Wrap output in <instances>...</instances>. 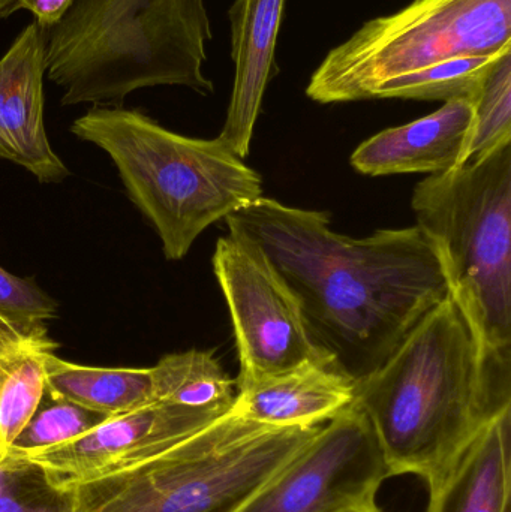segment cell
<instances>
[{
	"label": "cell",
	"instance_id": "cell-1",
	"mask_svg": "<svg viewBox=\"0 0 511 512\" xmlns=\"http://www.w3.org/2000/svg\"><path fill=\"white\" fill-rule=\"evenodd\" d=\"M225 222L272 262L299 301L312 345L354 384L449 295L440 256L416 225L351 239L332 230L329 213L264 197Z\"/></svg>",
	"mask_w": 511,
	"mask_h": 512
},
{
	"label": "cell",
	"instance_id": "cell-2",
	"mask_svg": "<svg viewBox=\"0 0 511 512\" xmlns=\"http://www.w3.org/2000/svg\"><path fill=\"white\" fill-rule=\"evenodd\" d=\"M354 405L377 436L389 477L416 475L431 486L511 408V358L483 352L449 294L356 382Z\"/></svg>",
	"mask_w": 511,
	"mask_h": 512
},
{
	"label": "cell",
	"instance_id": "cell-3",
	"mask_svg": "<svg viewBox=\"0 0 511 512\" xmlns=\"http://www.w3.org/2000/svg\"><path fill=\"white\" fill-rule=\"evenodd\" d=\"M45 36L62 105H120L155 86L215 92L203 72L213 38L204 0H74Z\"/></svg>",
	"mask_w": 511,
	"mask_h": 512
},
{
	"label": "cell",
	"instance_id": "cell-4",
	"mask_svg": "<svg viewBox=\"0 0 511 512\" xmlns=\"http://www.w3.org/2000/svg\"><path fill=\"white\" fill-rule=\"evenodd\" d=\"M72 134L104 150L132 203L161 239L165 258L179 261L218 221L263 197L260 174L219 138L168 131L140 111L95 107Z\"/></svg>",
	"mask_w": 511,
	"mask_h": 512
},
{
	"label": "cell",
	"instance_id": "cell-5",
	"mask_svg": "<svg viewBox=\"0 0 511 512\" xmlns=\"http://www.w3.org/2000/svg\"><path fill=\"white\" fill-rule=\"evenodd\" d=\"M323 426H264L230 411L147 462L72 484L75 512H236Z\"/></svg>",
	"mask_w": 511,
	"mask_h": 512
},
{
	"label": "cell",
	"instance_id": "cell-6",
	"mask_svg": "<svg viewBox=\"0 0 511 512\" xmlns=\"http://www.w3.org/2000/svg\"><path fill=\"white\" fill-rule=\"evenodd\" d=\"M411 207L480 348L511 358V144L426 177Z\"/></svg>",
	"mask_w": 511,
	"mask_h": 512
},
{
	"label": "cell",
	"instance_id": "cell-7",
	"mask_svg": "<svg viewBox=\"0 0 511 512\" xmlns=\"http://www.w3.org/2000/svg\"><path fill=\"white\" fill-rule=\"evenodd\" d=\"M511 50V0H414L366 21L329 51L306 95L320 104L368 101L378 84L444 60Z\"/></svg>",
	"mask_w": 511,
	"mask_h": 512
},
{
	"label": "cell",
	"instance_id": "cell-8",
	"mask_svg": "<svg viewBox=\"0 0 511 512\" xmlns=\"http://www.w3.org/2000/svg\"><path fill=\"white\" fill-rule=\"evenodd\" d=\"M213 271L236 337L237 382L275 375L303 361L324 360L309 339L296 295L251 240L236 233L221 237Z\"/></svg>",
	"mask_w": 511,
	"mask_h": 512
},
{
	"label": "cell",
	"instance_id": "cell-9",
	"mask_svg": "<svg viewBox=\"0 0 511 512\" xmlns=\"http://www.w3.org/2000/svg\"><path fill=\"white\" fill-rule=\"evenodd\" d=\"M387 478L377 436L353 403L236 512H338L377 498Z\"/></svg>",
	"mask_w": 511,
	"mask_h": 512
},
{
	"label": "cell",
	"instance_id": "cell-10",
	"mask_svg": "<svg viewBox=\"0 0 511 512\" xmlns=\"http://www.w3.org/2000/svg\"><path fill=\"white\" fill-rule=\"evenodd\" d=\"M224 415L156 402L111 417L81 438L27 459L44 466L59 486L86 483L147 462Z\"/></svg>",
	"mask_w": 511,
	"mask_h": 512
},
{
	"label": "cell",
	"instance_id": "cell-11",
	"mask_svg": "<svg viewBox=\"0 0 511 512\" xmlns=\"http://www.w3.org/2000/svg\"><path fill=\"white\" fill-rule=\"evenodd\" d=\"M45 42V29L35 21L0 59V159L26 168L41 183H59L69 170L45 132Z\"/></svg>",
	"mask_w": 511,
	"mask_h": 512
},
{
	"label": "cell",
	"instance_id": "cell-12",
	"mask_svg": "<svg viewBox=\"0 0 511 512\" xmlns=\"http://www.w3.org/2000/svg\"><path fill=\"white\" fill-rule=\"evenodd\" d=\"M285 0H236L230 8L234 81L219 140L240 159L248 156L264 93L278 72L275 51Z\"/></svg>",
	"mask_w": 511,
	"mask_h": 512
},
{
	"label": "cell",
	"instance_id": "cell-13",
	"mask_svg": "<svg viewBox=\"0 0 511 512\" xmlns=\"http://www.w3.org/2000/svg\"><path fill=\"white\" fill-rule=\"evenodd\" d=\"M356 384L324 360L303 361L275 375L236 381L231 412L272 427H312L326 424L350 408Z\"/></svg>",
	"mask_w": 511,
	"mask_h": 512
},
{
	"label": "cell",
	"instance_id": "cell-14",
	"mask_svg": "<svg viewBox=\"0 0 511 512\" xmlns=\"http://www.w3.org/2000/svg\"><path fill=\"white\" fill-rule=\"evenodd\" d=\"M471 122V99H450L422 119L363 141L351 155V165L365 176L446 173L462 167Z\"/></svg>",
	"mask_w": 511,
	"mask_h": 512
},
{
	"label": "cell",
	"instance_id": "cell-15",
	"mask_svg": "<svg viewBox=\"0 0 511 512\" xmlns=\"http://www.w3.org/2000/svg\"><path fill=\"white\" fill-rule=\"evenodd\" d=\"M428 487L426 512H510L511 408L489 421Z\"/></svg>",
	"mask_w": 511,
	"mask_h": 512
},
{
	"label": "cell",
	"instance_id": "cell-16",
	"mask_svg": "<svg viewBox=\"0 0 511 512\" xmlns=\"http://www.w3.org/2000/svg\"><path fill=\"white\" fill-rule=\"evenodd\" d=\"M45 390L108 417L156 403L150 369H102L45 357Z\"/></svg>",
	"mask_w": 511,
	"mask_h": 512
},
{
	"label": "cell",
	"instance_id": "cell-17",
	"mask_svg": "<svg viewBox=\"0 0 511 512\" xmlns=\"http://www.w3.org/2000/svg\"><path fill=\"white\" fill-rule=\"evenodd\" d=\"M152 370L156 402L228 414L236 400V381L209 351L177 352L158 361Z\"/></svg>",
	"mask_w": 511,
	"mask_h": 512
},
{
	"label": "cell",
	"instance_id": "cell-18",
	"mask_svg": "<svg viewBox=\"0 0 511 512\" xmlns=\"http://www.w3.org/2000/svg\"><path fill=\"white\" fill-rule=\"evenodd\" d=\"M54 342L0 351V462L8 456L45 393V357Z\"/></svg>",
	"mask_w": 511,
	"mask_h": 512
},
{
	"label": "cell",
	"instance_id": "cell-19",
	"mask_svg": "<svg viewBox=\"0 0 511 512\" xmlns=\"http://www.w3.org/2000/svg\"><path fill=\"white\" fill-rule=\"evenodd\" d=\"M511 51V50H507ZM503 53L485 56L456 57L435 63L401 77L390 78L372 90L369 99H416V101H450L476 93L489 69Z\"/></svg>",
	"mask_w": 511,
	"mask_h": 512
},
{
	"label": "cell",
	"instance_id": "cell-20",
	"mask_svg": "<svg viewBox=\"0 0 511 512\" xmlns=\"http://www.w3.org/2000/svg\"><path fill=\"white\" fill-rule=\"evenodd\" d=\"M473 122L462 165L511 144V51L494 63L471 96Z\"/></svg>",
	"mask_w": 511,
	"mask_h": 512
},
{
	"label": "cell",
	"instance_id": "cell-21",
	"mask_svg": "<svg viewBox=\"0 0 511 512\" xmlns=\"http://www.w3.org/2000/svg\"><path fill=\"white\" fill-rule=\"evenodd\" d=\"M56 313V301L33 280L0 267V351L53 342L47 322Z\"/></svg>",
	"mask_w": 511,
	"mask_h": 512
},
{
	"label": "cell",
	"instance_id": "cell-22",
	"mask_svg": "<svg viewBox=\"0 0 511 512\" xmlns=\"http://www.w3.org/2000/svg\"><path fill=\"white\" fill-rule=\"evenodd\" d=\"M110 418L71 400L53 396L45 390L38 408L12 442L8 454L30 457L41 451L69 444Z\"/></svg>",
	"mask_w": 511,
	"mask_h": 512
},
{
	"label": "cell",
	"instance_id": "cell-23",
	"mask_svg": "<svg viewBox=\"0 0 511 512\" xmlns=\"http://www.w3.org/2000/svg\"><path fill=\"white\" fill-rule=\"evenodd\" d=\"M0 512H75L74 490L39 463L8 454L0 462Z\"/></svg>",
	"mask_w": 511,
	"mask_h": 512
},
{
	"label": "cell",
	"instance_id": "cell-24",
	"mask_svg": "<svg viewBox=\"0 0 511 512\" xmlns=\"http://www.w3.org/2000/svg\"><path fill=\"white\" fill-rule=\"evenodd\" d=\"M74 0H6L9 11L27 9L35 15V21L45 30L57 23Z\"/></svg>",
	"mask_w": 511,
	"mask_h": 512
},
{
	"label": "cell",
	"instance_id": "cell-25",
	"mask_svg": "<svg viewBox=\"0 0 511 512\" xmlns=\"http://www.w3.org/2000/svg\"><path fill=\"white\" fill-rule=\"evenodd\" d=\"M338 512H384L378 507L377 498L368 499V501L360 502V504L351 505Z\"/></svg>",
	"mask_w": 511,
	"mask_h": 512
},
{
	"label": "cell",
	"instance_id": "cell-26",
	"mask_svg": "<svg viewBox=\"0 0 511 512\" xmlns=\"http://www.w3.org/2000/svg\"><path fill=\"white\" fill-rule=\"evenodd\" d=\"M9 15H11V11H9L8 3H6V0H0V20L9 17Z\"/></svg>",
	"mask_w": 511,
	"mask_h": 512
}]
</instances>
